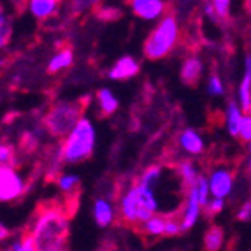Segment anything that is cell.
Segmentation results:
<instances>
[{
    "instance_id": "cell-21",
    "label": "cell",
    "mask_w": 251,
    "mask_h": 251,
    "mask_svg": "<svg viewBox=\"0 0 251 251\" xmlns=\"http://www.w3.org/2000/svg\"><path fill=\"white\" fill-rule=\"evenodd\" d=\"M97 102L100 105V111L104 116H111L118 111L120 107V100L114 95V92L111 88H100L97 92Z\"/></svg>"
},
{
    "instance_id": "cell-24",
    "label": "cell",
    "mask_w": 251,
    "mask_h": 251,
    "mask_svg": "<svg viewBox=\"0 0 251 251\" xmlns=\"http://www.w3.org/2000/svg\"><path fill=\"white\" fill-rule=\"evenodd\" d=\"M13 34V26H11V20L5 14V11L0 7V50L9 44V39Z\"/></svg>"
},
{
    "instance_id": "cell-15",
    "label": "cell",
    "mask_w": 251,
    "mask_h": 251,
    "mask_svg": "<svg viewBox=\"0 0 251 251\" xmlns=\"http://www.w3.org/2000/svg\"><path fill=\"white\" fill-rule=\"evenodd\" d=\"M60 2L62 0H28V11L35 20L44 21L58 13Z\"/></svg>"
},
{
    "instance_id": "cell-28",
    "label": "cell",
    "mask_w": 251,
    "mask_h": 251,
    "mask_svg": "<svg viewBox=\"0 0 251 251\" xmlns=\"http://www.w3.org/2000/svg\"><path fill=\"white\" fill-rule=\"evenodd\" d=\"M14 148L9 143H0V165H14Z\"/></svg>"
},
{
    "instance_id": "cell-17",
    "label": "cell",
    "mask_w": 251,
    "mask_h": 251,
    "mask_svg": "<svg viewBox=\"0 0 251 251\" xmlns=\"http://www.w3.org/2000/svg\"><path fill=\"white\" fill-rule=\"evenodd\" d=\"M72 63H74V51H72L71 48H63V50L56 51V53L51 56V60L48 62L46 71L50 72V74H58V72L72 67Z\"/></svg>"
},
{
    "instance_id": "cell-23",
    "label": "cell",
    "mask_w": 251,
    "mask_h": 251,
    "mask_svg": "<svg viewBox=\"0 0 251 251\" xmlns=\"http://www.w3.org/2000/svg\"><path fill=\"white\" fill-rule=\"evenodd\" d=\"M79 176L77 174H72V172H65V174H60L58 177H56V184H58V188L62 193H65L67 197H72L75 192H77V188H79Z\"/></svg>"
},
{
    "instance_id": "cell-6",
    "label": "cell",
    "mask_w": 251,
    "mask_h": 251,
    "mask_svg": "<svg viewBox=\"0 0 251 251\" xmlns=\"http://www.w3.org/2000/svg\"><path fill=\"white\" fill-rule=\"evenodd\" d=\"M28 192V183L14 165H0V204L21 199Z\"/></svg>"
},
{
    "instance_id": "cell-10",
    "label": "cell",
    "mask_w": 251,
    "mask_h": 251,
    "mask_svg": "<svg viewBox=\"0 0 251 251\" xmlns=\"http://www.w3.org/2000/svg\"><path fill=\"white\" fill-rule=\"evenodd\" d=\"M141 72V63L130 56V54H125L122 58H118L116 62L113 63V67L107 71V77L113 81H125V79H132L135 75Z\"/></svg>"
},
{
    "instance_id": "cell-16",
    "label": "cell",
    "mask_w": 251,
    "mask_h": 251,
    "mask_svg": "<svg viewBox=\"0 0 251 251\" xmlns=\"http://www.w3.org/2000/svg\"><path fill=\"white\" fill-rule=\"evenodd\" d=\"M243 118H244V111L241 109L239 102L230 100L228 104H226V109H225V125H226V130H228V134H230L232 137H239V130H241Z\"/></svg>"
},
{
    "instance_id": "cell-9",
    "label": "cell",
    "mask_w": 251,
    "mask_h": 251,
    "mask_svg": "<svg viewBox=\"0 0 251 251\" xmlns=\"http://www.w3.org/2000/svg\"><path fill=\"white\" fill-rule=\"evenodd\" d=\"M202 205L201 201H199V193L197 188H195V184H193L192 188L186 190V201H184V209L183 213L179 214L181 218V225H183V230H190L195 226V223L199 222V218L202 214Z\"/></svg>"
},
{
    "instance_id": "cell-1",
    "label": "cell",
    "mask_w": 251,
    "mask_h": 251,
    "mask_svg": "<svg viewBox=\"0 0 251 251\" xmlns=\"http://www.w3.org/2000/svg\"><path fill=\"white\" fill-rule=\"evenodd\" d=\"M71 214L56 201L44 202L37 207L32 223L26 228L34 239L35 251H67Z\"/></svg>"
},
{
    "instance_id": "cell-30",
    "label": "cell",
    "mask_w": 251,
    "mask_h": 251,
    "mask_svg": "<svg viewBox=\"0 0 251 251\" xmlns=\"http://www.w3.org/2000/svg\"><path fill=\"white\" fill-rule=\"evenodd\" d=\"M225 209V199H209V202H207V205L204 207V213L207 214V216H216V214H220L222 211Z\"/></svg>"
},
{
    "instance_id": "cell-18",
    "label": "cell",
    "mask_w": 251,
    "mask_h": 251,
    "mask_svg": "<svg viewBox=\"0 0 251 251\" xmlns=\"http://www.w3.org/2000/svg\"><path fill=\"white\" fill-rule=\"evenodd\" d=\"M167 218H169V214H163V213L153 214V216H151L137 232L139 234L146 235V237H160V235H165Z\"/></svg>"
},
{
    "instance_id": "cell-14",
    "label": "cell",
    "mask_w": 251,
    "mask_h": 251,
    "mask_svg": "<svg viewBox=\"0 0 251 251\" xmlns=\"http://www.w3.org/2000/svg\"><path fill=\"white\" fill-rule=\"evenodd\" d=\"M93 218H95V223L100 228H105V226L111 225L114 222V218H116L113 202L105 197L95 199V202H93Z\"/></svg>"
},
{
    "instance_id": "cell-3",
    "label": "cell",
    "mask_w": 251,
    "mask_h": 251,
    "mask_svg": "<svg viewBox=\"0 0 251 251\" xmlns=\"http://www.w3.org/2000/svg\"><path fill=\"white\" fill-rule=\"evenodd\" d=\"M181 39V25L176 14L167 13L156 21L155 28L144 42V56L148 60H162L176 50Z\"/></svg>"
},
{
    "instance_id": "cell-27",
    "label": "cell",
    "mask_w": 251,
    "mask_h": 251,
    "mask_svg": "<svg viewBox=\"0 0 251 251\" xmlns=\"http://www.w3.org/2000/svg\"><path fill=\"white\" fill-rule=\"evenodd\" d=\"M207 93L213 97H222L225 95V84H223L222 77L218 74H211L209 81H207Z\"/></svg>"
},
{
    "instance_id": "cell-25",
    "label": "cell",
    "mask_w": 251,
    "mask_h": 251,
    "mask_svg": "<svg viewBox=\"0 0 251 251\" xmlns=\"http://www.w3.org/2000/svg\"><path fill=\"white\" fill-rule=\"evenodd\" d=\"M9 251H35L34 239L28 232H23L16 241L9 244Z\"/></svg>"
},
{
    "instance_id": "cell-37",
    "label": "cell",
    "mask_w": 251,
    "mask_h": 251,
    "mask_svg": "<svg viewBox=\"0 0 251 251\" xmlns=\"http://www.w3.org/2000/svg\"><path fill=\"white\" fill-rule=\"evenodd\" d=\"M223 251H230V250H223Z\"/></svg>"
},
{
    "instance_id": "cell-7",
    "label": "cell",
    "mask_w": 251,
    "mask_h": 251,
    "mask_svg": "<svg viewBox=\"0 0 251 251\" xmlns=\"http://www.w3.org/2000/svg\"><path fill=\"white\" fill-rule=\"evenodd\" d=\"M234 181L235 174L232 169L220 165L214 167L207 176V183H209V192L213 199H226L234 190Z\"/></svg>"
},
{
    "instance_id": "cell-4",
    "label": "cell",
    "mask_w": 251,
    "mask_h": 251,
    "mask_svg": "<svg viewBox=\"0 0 251 251\" xmlns=\"http://www.w3.org/2000/svg\"><path fill=\"white\" fill-rule=\"evenodd\" d=\"M83 100H56L44 116V128L54 139H65L83 118Z\"/></svg>"
},
{
    "instance_id": "cell-31",
    "label": "cell",
    "mask_w": 251,
    "mask_h": 251,
    "mask_svg": "<svg viewBox=\"0 0 251 251\" xmlns=\"http://www.w3.org/2000/svg\"><path fill=\"white\" fill-rule=\"evenodd\" d=\"M239 137L243 139L244 143H251V114H244L241 130H239Z\"/></svg>"
},
{
    "instance_id": "cell-11",
    "label": "cell",
    "mask_w": 251,
    "mask_h": 251,
    "mask_svg": "<svg viewBox=\"0 0 251 251\" xmlns=\"http://www.w3.org/2000/svg\"><path fill=\"white\" fill-rule=\"evenodd\" d=\"M177 146H179V150L183 151L184 155L188 156H199L205 150L204 139L195 128L181 130L179 135H177Z\"/></svg>"
},
{
    "instance_id": "cell-12",
    "label": "cell",
    "mask_w": 251,
    "mask_h": 251,
    "mask_svg": "<svg viewBox=\"0 0 251 251\" xmlns=\"http://www.w3.org/2000/svg\"><path fill=\"white\" fill-rule=\"evenodd\" d=\"M202 72H204V63H202L201 56H197V54L186 56L183 60V65H181V81L188 86H193V84L199 83Z\"/></svg>"
},
{
    "instance_id": "cell-29",
    "label": "cell",
    "mask_w": 251,
    "mask_h": 251,
    "mask_svg": "<svg viewBox=\"0 0 251 251\" xmlns=\"http://www.w3.org/2000/svg\"><path fill=\"white\" fill-rule=\"evenodd\" d=\"M209 2L213 4L214 11H216V14H218L220 20H226V18L230 16L232 0H209Z\"/></svg>"
},
{
    "instance_id": "cell-36",
    "label": "cell",
    "mask_w": 251,
    "mask_h": 251,
    "mask_svg": "<svg viewBox=\"0 0 251 251\" xmlns=\"http://www.w3.org/2000/svg\"><path fill=\"white\" fill-rule=\"evenodd\" d=\"M2 65H4V58H2V56H0V67H2Z\"/></svg>"
},
{
    "instance_id": "cell-8",
    "label": "cell",
    "mask_w": 251,
    "mask_h": 251,
    "mask_svg": "<svg viewBox=\"0 0 251 251\" xmlns=\"http://www.w3.org/2000/svg\"><path fill=\"white\" fill-rule=\"evenodd\" d=\"M128 5L132 13L144 21H158L167 14L165 0H128Z\"/></svg>"
},
{
    "instance_id": "cell-5",
    "label": "cell",
    "mask_w": 251,
    "mask_h": 251,
    "mask_svg": "<svg viewBox=\"0 0 251 251\" xmlns=\"http://www.w3.org/2000/svg\"><path fill=\"white\" fill-rule=\"evenodd\" d=\"M151 216H153V213L144 205L143 199L139 195L137 184L134 181L123 190L120 199H118V220L123 225L139 230Z\"/></svg>"
},
{
    "instance_id": "cell-35",
    "label": "cell",
    "mask_w": 251,
    "mask_h": 251,
    "mask_svg": "<svg viewBox=\"0 0 251 251\" xmlns=\"http://www.w3.org/2000/svg\"><path fill=\"white\" fill-rule=\"evenodd\" d=\"M248 171L251 172V143H250V150H248Z\"/></svg>"
},
{
    "instance_id": "cell-20",
    "label": "cell",
    "mask_w": 251,
    "mask_h": 251,
    "mask_svg": "<svg viewBox=\"0 0 251 251\" xmlns=\"http://www.w3.org/2000/svg\"><path fill=\"white\" fill-rule=\"evenodd\" d=\"M177 176H179V181L183 184V190L186 192V190L192 188L193 184L197 183L201 172L197 171V165L192 160H181L177 163Z\"/></svg>"
},
{
    "instance_id": "cell-26",
    "label": "cell",
    "mask_w": 251,
    "mask_h": 251,
    "mask_svg": "<svg viewBox=\"0 0 251 251\" xmlns=\"http://www.w3.org/2000/svg\"><path fill=\"white\" fill-rule=\"evenodd\" d=\"M183 225H181V218L177 214L171 213L167 218V226H165V237H176V235L183 234Z\"/></svg>"
},
{
    "instance_id": "cell-34",
    "label": "cell",
    "mask_w": 251,
    "mask_h": 251,
    "mask_svg": "<svg viewBox=\"0 0 251 251\" xmlns=\"http://www.w3.org/2000/svg\"><path fill=\"white\" fill-rule=\"evenodd\" d=\"M9 237H11V230H9L4 223H0V243H2V241H7Z\"/></svg>"
},
{
    "instance_id": "cell-32",
    "label": "cell",
    "mask_w": 251,
    "mask_h": 251,
    "mask_svg": "<svg viewBox=\"0 0 251 251\" xmlns=\"http://www.w3.org/2000/svg\"><path fill=\"white\" fill-rule=\"evenodd\" d=\"M237 220L239 222H243V223H246V222H250L251 220V199H248L246 202H243L241 204V207L237 209Z\"/></svg>"
},
{
    "instance_id": "cell-2",
    "label": "cell",
    "mask_w": 251,
    "mask_h": 251,
    "mask_svg": "<svg viewBox=\"0 0 251 251\" xmlns=\"http://www.w3.org/2000/svg\"><path fill=\"white\" fill-rule=\"evenodd\" d=\"M97 144V130L90 118L83 116L79 123L74 126L71 134L62 141L60 146V160L69 165H75L84 160H88L95 151Z\"/></svg>"
},
{
    "instance_id": "cell-19",
    "label": "cell",
    "mask_w": 251,
    "mask_h": 251,
    "mask_svg": "<svg viewBox=\"0 0 251 251\" xmlns=\"http://www.w3.org/2000/svg\"><path fill=\"white\" fill-rule=\"evenodd\" d=\"M163 176H165V169L158 163H153L150 167H146L143 172H141V176H139V183L144 184V186H150L151 190L160 188L163 183Z\"/></svg>"
},
{
    "instance_id": "cell-22",
    "label": "cell",
    "mask_w": 251,
    "mask_h": 251,
    "mask_svg": "<svg viewBox=\"0 0 251 251\" xmlns=\"http://www.w3.org/2000/svg\"><path fill=\"white\" fill-rule=\"evenodd\" d=\"M225 244V230L220 225H211L204 235V250L205 251H222Z\"/></svg>"
},
{
    "instance_id": "cell-33",
    "label": "cell",
    "mask_w": 251,
    "mask_h": 251,
    "mask_svg": "<svg viewBox=\"0 0 251 251\" xmlns=\"http://www.w3.org/2000/svg\"><path fill=\"white\" fill-rule=\"evenodd\" d=\"M99 2H100V0H74L72 7H74L75 13H84V11L95 7Z\"/></svg>"
},
{
    "instance_id": "cell-13",
    "label": "cell",
    "mask_w": 251,
    "mask_h": 251,
    "mask_svg": "<svg viewBox=\"0 0 251 251\" xmlns=\"http://www.w3.org/2000/svg\"><path fill=\"white\" fill-rule=\"evenodd\" d=\"M237 102L244 114H251V56L248 54L244 58V74L241 84H239V97Z\"/></svg>"
}]
</instances>
